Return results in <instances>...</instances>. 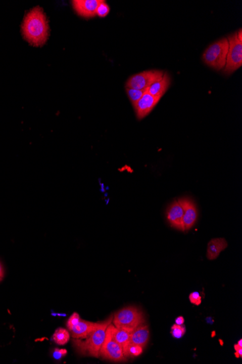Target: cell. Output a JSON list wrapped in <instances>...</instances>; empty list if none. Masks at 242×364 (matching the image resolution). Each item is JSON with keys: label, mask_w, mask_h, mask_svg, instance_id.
Instances as JSON below:
<instances>
[{"label": "cell", "mask_w": 242, "mask_h": 364, "mask_svg": "<svg viewBox=\"0 0 242 364\" xmlns=\"http://www.w3.org/2000/svg\"><path fill=\"white\" fill-rule=\"evenodd\" d=\"M127 95H128V98H129L130 101H131L132 105L137 103L139 101L140 98L143 96L145 92L147 90H136L133 89V88H126Z\"/></svg>", "instance_id": "cell-19"}, {"label": "cell", "mask_w": 242, "mask_h": 364, "mask_svg": "<svg viewBox=\"0 0 242 364\" xmlns=\"http://www.w3.org/2000/svg\"><path fill=\"white\" fill-rule=\"evenodd\" d=\"M189 300L195 305H200L202 303V297L198 292H192L189 295Z\"/></svg>", "instance_id": "cell-23"}, {"label": "cell", "mask_w": 242, "mask_h": 364, "mask_svg": "<svg viewBox=\"0 0 242 364\" xmlns=\"http://www.w3.org/2000/svg\"><path fill=\"white\" fill-rule=\"evenodd\" d=\"M164 73L163 71H156V70L136 73L127 81L126 88L136 90H147L155 81L163 77Z\"/></svg>", "instance_id": "cell-7"}, {"label": "cell", "mask_w": 242, "mask_h": 364, "mask_svg": "<svg viewBox=\"0 0 242 364\" xmlns=\"http://www.w3.org/2000/svg\"><path fill=\"white\" fill-rule=\"evenodd\" d=\"M183 205V225L184 231L191 229L198 220V213L196 205L188 198H182Z\"/></svg>", "instance_id": "cell-11"}, {"label": "cell", "mask_w": 242, "mask_h": 364, "mask_svg": "<svg viewBox=\"0 0 242 364\" xmlns=\"http://www.w3.org/2000/svg\"><path fill=\"white\" fill-rule=\"evenodd\" d=\"M169 76H168L166 73H165L163 77L157 80L154 83L150 85L147 89V91L152 96L161 98L162 97L164 96L165 92L169 88Z\"/></svg>", "instance_id": "cell-14"}, {"label": "cell", "mask_w": 242, "mask_h": 364, "mask_svg": "<svg viewBox=\"0 0 242 364\" xmlns=\"http://www.w3.org/2000/svg\"><path fill=\"white\" fill-rule=\"evenodd\" d=\"M123 351L126 358L127 357L133 358V357H137L142 353L143 347L136 345V344L130 343L129 342L128 345L123 347Z\"/></svg>", "instance_id": "cell-18"}, {"label": "cell", "mask_w": 242, "mask_h": 364, "mask_svg": "<svg viewBox=\"0 0 242 364\" xmlns=\"http://www.w3.org/2000/svg\"><path fill=\"white\" fill-rule=\"evenodd\" d=\"M66 354V350H63V349H62V350H61V349H55L53 355H54L55 358L60 359L62 357L65 356Z\"/></svg>", "instance_id": "cell-24"}, {"label": "cell", "mask_w": 242, "mask_h": 364, "mask_svg": "<svg viewBox=\"0 0 242 364\" xmlns=\"http://www.w3.org/2000/svg\"><path fill=\"white\" fill-rule=\"evenodd\" d=\"M101 3L102 0H73L72 5L78 16L90 18L96 16V9Z\"/></svg>", "instance_id": "cell-10"}, {"label": "cell", "mask_w": 242, "mask_h": 364, "mask_svg": "<svg viewBox=\"0 0 242 364\" xmlns=\"http://www.w3.org/2000/svg\"><path fill=\"white\" fill-rule=\"evenodd\" d=\"M81 320L79 314L78 313H73L71 316H70L68 322H67V328L70 331L73 330L76 326L78 325V323H79Z\"/></svg>", "instance_id": "cell-22"}, {"label": "cell", "mask_w": 242, "mask_h": 364, "mask_svg": "<svg viewBox=\"0 0 242 364\" xmlns=\"http://www.w3.org/2000/svg\"><path fill=\"white\" fill-rule=\"evenodd\" d=\"M21 30L24 39L32 46H42L46 43L49 36V26L40 7H35L26 15Z\"/></svg>", "instance_id": "cell-1"}, {"label": "cell", "mask_w": 242, "mask_h": 364, "mask_svg": "<svg viewBox=\"0 0 242 364\" xmlns=\"http://www.w3.org/2000/svg\"><path fill=\"white\" fill-rule=\"evenodd\" d=\"M227 39L228 51L223 72L231 74L242 66V41L238 39L236 32L228 36Z\"/></svg>", "instance_id": "cell-5"}, {"label": "cell", "mask_w": 242, "mask_h": 364, "mask_svg": "<svg viewBox=\"0 0 242 364\" xmlns=\"http://www.w3.org/2000/svg\"><path fill=\"white\" fill-rule=\"evenodd\" d=\"M237 344H238V345H239V346L242 347V340H241H241H239V341H238V343H237Z\"/></svg>", "instance_id": "cell-28"}, {"label": "cell", "mask_w": 242, "mask_h": 364, "mask_svg": "<svg viewBox=\"0 0 242 364\" xmlns=\"http://www.w3.org/2000/svg\"><path fill=\"white\" fill-rule=\"evenodd\" d=\"M5 275L4 268H3V265H2L1 262H0V279L3 280V277Z\"/></svg>", "instance_id": "cell-27"}, {"label": "cell", "mask_w": 242, "mask_h": 364, "mask_svg": "<svg viewBox=\"0 0 242 364\" xmlns=\"http://www.w3.org/2000/svg\"><path fill=\"white\" fill-rule=\"evenodd\" d=\"M228 247L226 240L223 238H213L208 243L207 249V258L213 260L218 258L220 252L226 250Z\"/></svg>", "instance_id": "cell-15"}, {"label": "cell", "mask_w": 242, "mask_h": 364, "mask_svg": "<svg viewBox=\"0 0 242 364\" xmlns=\"http://www.w3.org/2000/svg\"><path fill=\"white\" fill-rule=\"evenodd\" d=\"M175 322H176V325H183V323H184V318L182 316L178 317Z\"/></svg>", "instance_id": "cell-26"}, {"label": "cell", "mask_w": 242, "mask_h": 364, "mask_svg": "<svg viewBox=\"0 0 242 364\" xmlns=\"http://www.w3.org/2000/svg\"><path fill=\"white\" fill-rule=\"evenodd\" d=\"M144 315L138 308L134 306L126 307L115 313L113 325L116 328L132 332L135 329L144 323Z\"/></svg>", "instance_id": "cell-3"}, {"label": "cell", "mask_w": 242, "mask_h": 364, "mask_svg": "<svg viewBox=\"0 0 242 364\" xmlns=\"http://www.w3.org/2000/svg\"><path fill=\"white\" fill-rule=\"evenodd\" d=\"M110 11V7L108 5L105 1H102L96 9V16L101 18L106 17L109 14Z\"/></svg>", "instance_id": "cell-21"}, {"label": "cell", "mask_w": 242, "mask_h": 364, "mask_svg": "<svg viewBox=\"0 0 242 364\" xmlns=\"http://www.w3.org/2000/svg\"><path fill=\"white\" fill-rule=\"evenodd\" d=\"M110 327H111L112 335H113V339L121 345L122 348L129 343L131 332L116 328L114 325H112V323H110Z\"/></svg>", "instance_id": "cell-16"}, {"label": "cell", "mask_w": 242, "mask_h": 364, "mask_svg": "<svg viewBox=\"0 0 242 364\" xmlns=\"http://www.w3.org/2000/svg\"><path fill=\"white\" fill-rule=\"evenodd\" d=\"M100 356L113 362L126 361L123 348L113 339L110 325L107 328L104 342L100 348Z\"/></svg>", "instance_id": "cell-6"}, {"label": "cell", "mask_w": 242, "mask_h": 364, "mask_svg": "<svg viewBox=\"0 0 242 364\" xmlns=\"http://www.w3.org/2000/svg\"><path fill=\"white\" fill-rule=\"evenodd\" d=\"M184 210H183V201L182 198L173 202L167 210L166 217L168 223L173 228L177 230H183V218Z\"/></svg>", "instance_id": "cell-9"}, {"label": "cell", "mask_w": 242, "mask_h": 364, "mask_svg": "<svg viewBox=\"0 0 242 364\" xmlns=\"http://www.w3.org/2000/svg\"><path fill=\"white\" fill-rule=\"evenodd\" d=\"M186 333V327L183 325H174L171 327L172 336L176 339L181 338Z\"/></svg>", "instance_id": "cell-20"}, {"label": "cell", "mask_w": 242, "mask_h": 364, "mask_svg": "<svg viewBox=\"0 0 242 364\" xmlns=\"http://www.w3.org/2000/svg\"><path fill=\"white\" fill-rule=\"evenodd\" d=\"M53 340L58 345H66L70 340V333L68 330H65V329H58L53 335Z\"/></svg>", "instance_id": "cell-17"}, {"label": "cell", "mask_w": 242, "mask_h": 364, "mask_svg": "<svg viewBox=\"0 0 242 364\" xmlns=\"http://www.w3.org/2000/svg\"><path fill=\"white\" fill-rule=\"evenodd\" d=\"M160 99L161 98L152 96L148 91L145 92L139 101L133 106L138 119H142L145 116H148L156 106Z\"/></svg>", "instance_id": "cell-8"}, {"label": "cell", "mask_w": 242, "mask_h": 364, "mask_svg": "<svg viewBox=\"0 0 242 364\" xmlns=\"http://www.w3.org/2000/svg\"><path fill=\"white\" fill-rule=\"evenodd\" d=\"M1 280H1V279H0V281H1Z\"/></svg>", "instance_id": "cell-29"}, {"label": "cell", "mask_w": 242, "mask_h": 364, "mask_svg": "<svg viewBox=\"0 0 242 364\" xmlns=\"http://www.w3.org/2000/svg\"><path fill=\"white\" fill-rule=\"evenodd\" d=\"M100 325V322L94 323V322L81 320L78 325L70 332H71V336L73 337V339L83 340V339L86 338L88 335H91L99 327Z\"/></svg>", "instance_id": "cell-12"}, {"label": "cell", "mask_w": 242, "mask_h": 364, "mask_svg": "<svg viewBox=\"0 0 242 364\" xmlns=\"http://www.w3.org/2000/svg\"><path fill=\"white\" fill-rule=\"evenodd\" d=\"M228 51V41L227 37L215 42L208 48L203 53V61L210 67L217 71L224 69L226 64Z\"/></svg>", "instance_id": "cell-4"}, {"label": "cell", "mask_w": 242, "mask_h": 364, "mask_svg": "<svg viewBox=\"0 0 242 364\" xmlns=\"http://www.w3.org/2000/svg\"><path fill=\"white\" fill-rule=\"evenodd\" d=\"M149 340H150V330L148 326L143 323L131 332L129 342L144 347L148 345Z\"/></svg>", "instance_id": "cell-13"}, {"label": "cell", "mask_w": 242, "mask_h": 364, "mask_svg": "<svg viewBox=\"0 0 242 364\" xmlns=\"http://www.w3.org/2000/svg\"><path fill=\"white\" fill-rule=\"evenodd\" d=\"M113 319L112 315L105 321L100 322L99 327L86 338L83 339L84 340L74 339L73 345L78 353L83 355L99 358L100 348L104 342L107 328L113 322Z\"/></svg>", "instance_id": "cell-2"}, {"label": "cell", "mask_w": 242, "mask_h": 364, "mask_svg": "<svg viewBox=\"0 0 242 364\" xmlns=\"http://www.w3.org/2000/svg\"><path fill=\"white\" fill-rule=\"evenodd\" d=\"M234 349L235 350H236V353H235V355H236V358H241L242 347L239 346L238 344H236V345H234Z\"/></svg>", "instance_id": "cell-25"}]
</instances>
